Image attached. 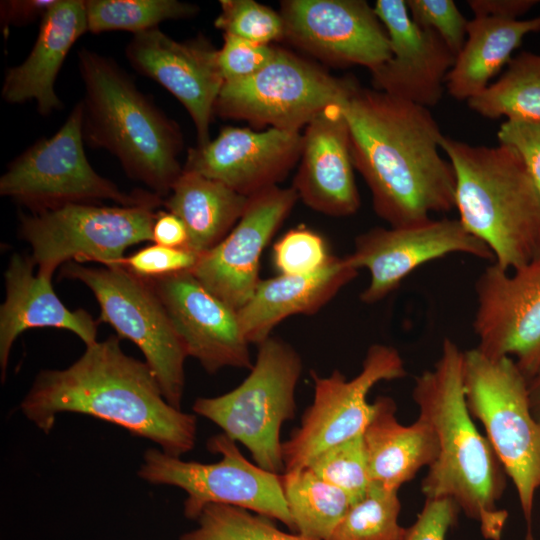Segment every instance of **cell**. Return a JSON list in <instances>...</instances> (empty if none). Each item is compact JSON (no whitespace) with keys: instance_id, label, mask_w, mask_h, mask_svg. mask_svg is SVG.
Instances as JSON below:
<instances>
[{"instance_id":"1","label":"cell","mask_w":540,"mask_h":540,"mask_svg":"<svg viewBox=\"0 0 540 540\" xmlns=\"http://www.w3.org/2000/svg\"><path fill=\"white\" fill-rule=\"evenodd\" d=\"M342 107L352 163L377 216L399 227L455 208V173L439 152L444 135L429 108L357 82Z\"/></svg>"},{"instance_id":"2","label":"cell","mask_w":540,"mask_h":540,"mask_svg":"<svg viewBox=\"0 0 540 540\" xmlns=\"http://www.w3.org/2000/svg\"><path fill=\"white\" fill-rule=\"evenodd\" d=\"M20 409L44 433L60 413L84 414L148 439L175 457L192 450L196 441V416L167 402L151 368L127 355L118 336L86 346L65 369L41 371Z\"/></svg>"},{"instance_id":"3","label":"cell","mask_w":540,"mask_h":540,"mask_svg":"<svg viewBox=\"0 0 540 540\" xmlns=\"http://www.w3.org/2000/svg\"><path fill=\"white\" fill-rule=\"evenodd\" d=\"M463 350L445 338L432 369L415 378L412 397L433 427L438 454L421 483L426 499L449 498L475 521L486 540H501L508 512L498 506L506 473L468 409L462 377Z\"/></svg>"},{"instance_id":"4","label":"cell","mask_w":540,"mask_h":540,"mask_svg":"<svg viewBox=\"0 0 540 540\" xmlns=\"http://www.w3.org/2000/svg\"><path fill=\"white\" fill-rule=\"evenodd\" d=\"M78 68L84 142L109 151L131 179L165 199L183 171L179 125L113 59L83 47Z\"/></svg>"},{"instance_id":"5","label":"cell","mask_w":540,"mask_h":540,"mask_svg":"<svg viewBox=\"0 0 540 540\" xmlns=\"http://www.w3.org/2000/svg\"><path fill=\"white\" fill-rule=\"evenodd\" d=\"M456 179L459 221L515 270L540 255V193L519 154L507 145L476 146L443 136Z\"/></svg>"},{"instance_id":"6","label":"cell","mask_w":540,"mask_h":540,"mask_svg":"<svg viewBox=\"0 0 540 540\" xmlns=\"http://www.w3.org/2000/svg\"><path fill=\"white\" fill-rule=\"evenodd\" d=\"M462 377L468 409L482 424L513 482L526 523V540H534V500L540 490V422L531 409L529 381L512 358H491L476 347L463 351Z\"/></svg>"},{"instance_id":"7","label":"cell","mask_w":540,"mask_h":540,"mask_svg":"<svg viewBox=\"0 0 540 540\" xmlns=\"http://www.w3.org/2000/svg\"><path fill=\"white\" fill-rule=\"evenodd\" d=\"M302 370L299 353L270 336L258 345L250 373L239 386L220 396L197 398L192 409L243 444L258 466L280 474L285 470L281 427L295 416Z\"/></svg>"},{"instance_id":"8","label":"cell","mask_w":540,"mask_h":540,"mask_svg":"<svg viewBox=\"0 0 540 540\" xmlns=\"http://www.w3.org/2000/svg\"><path fill=\"white\" fill-rule=\"evenodd\" d=\"M82 119L79 101L55 134L39 139L14 158L0 178L1 196L30 213L101 200L122 206L163 205L164 199L155 193H126L93 169L84 150Z\"/></svg>"},{"instance_id":"9","label":"cell","mask_w":540,"mask_h":540,"mask_svg":"<svg viewBox=\"0 0 540 540\" xmlns=\"http://www.w3.org/2000/svg\"><path fill=\"white\" fill-rule=\"evenodd\" d=\"M61 276L92 291L100 306L98 322L110 324L119 338L137 345L167 402L181 409L188 355L150 282L122 266L89 267L74 261L64 264Z\"/></svg>"},{"instance_id":"10","label":"cell","mask_w":540,"mask_h":540,"mask_svg":"<svg viewBox=\"0 0 540 540\" xmlns=\"http://www.w3.org/2000/svg\"><path fill=\"white\" fill-rule=\"evenodd\" d=\"M156 208L68 204L21 214L19 236L30 244L31 257L42 276L52 278L60 265L71 260L121 266L128 247L152 241Z\"/></svg>"},{"instance_id":"11","label":"cell","mask_w":540,"mask_h":540,"mask_svg":"<svg viewBox=\"0 0 540 540\" xmlns=\"http://www.w3.org/2000/svg\"><path fill=\"white\" fill-rule=\"evenodd\" d=\"M207 446L222 458L215 463H200L184 461L160 449H148L138 474L149 483L185 491L187 519L197 520L208 505L224 504L278 520L295 532L282 490L281 474L248 461L236 442L224 433L211 437Z\"/></svg>"},{"instance_id":"12","label":"cell","mask_w":540,"mask_h":540,"mask_svg":"<svg viewBox=\"0 0 540 540\" xmlns=\"http://www.w3.org/2000/svg\"><path fill=\"white\" fill-rule=\"evenodd\" d=\"M355 83L352 78L332 76L313 62L275 48L271 60L257 73L224 82L215 114L246 121L256 128L269 125L300 131L327 107L343 103Z\"/></svg>"},{"instance_id":"13","label":"cell","mask_w":540,"mask_h":540,"mask_svg":"<svg viewBox=\"0 0 540 540\" xmlns=\"http://www.w3.org/2000/svg\"><path fill=\"white\" fill-rule=\"evenodd\" d=\"M405 375L400 353L385 344L368 348L361 371L350 380L338 370L326 377L312 371L313 402L282 443L284 471L305 468L323 451L362 434L374 411L370 390Z\"/></svg>"},{"instance_id":"14","label":"cell","mask_w":540,"mask_h":540,"mask_svg":"<svg viewBox=\"0 0 540 540\" xmlns=\"http://www.w3.org/2000/svg\"><path fill=\"white\" fill-rule=\"evenodd\" d=\"M477 349L512 358L530 381L540 370V255L508 271L494 262L474 284Z\"/></svg>"},{"instance_id":"15","label":"cell","mask_w":540,"mask_h":540,"mask_svg":"<svg viewBox=\"0 0 540 540\" xmlns=\"http://www.w3.org/2000/svg\"><path fill=\"white\" fill-rule=\"evenodd\" d=\"M455 253L494 261L490 248L469 233L459 219L451 218L371 228L355 238L354 249L345 258L356 270H368L370 281L360 300L374 304L395 291L421 265Z\"/></svg>"},{"instance_id":"16","label":"cell","mask_w":540,"mask_h":540,"mask_svg":"<svg viewBox=\"0 0 540 540\" xmlns=\"http://www.w3.org/2000/svg\"><path fill=\"white\" fill-rule=\"evenodd\" d=\"M280 7L284 38L316 58L370 72L391 58L387 31L364 0H286Z\"/></svg>"},{"instance_id":"17","label":"cell","mask_w":540,"mask_h":540,"mask_svg":"<svg viewBox=\"0 0 540 540\" xmlns=\"http://www.w3.org/2000/svg\"><path fill=\"white\" fill-rule=\"evenodd\" d=\"M298 199L293 187L279 186L250 196L233 229L215 247L200 254L190 272L211 293L238 311L261 281V256Z\"/></svg>"},{"instance_id":"18","label":"cell","mask_w":540,"mask_h":540,"mask_svg":"<svg viewBox=\"0 0 540 540\" xmlns=\"http://www.w3.org/2000/svg\"><path fill=\"white\" fill-rule=\"evenodd\" d=\"M125 55L138 73L159 83L185 107L197 145L209 142V126L224 85L218 49L202 35L176 41L154 28L133 35Z\"/></svg>"},{"instance_id":"19","label":"cell","mask_w":540,"mask_h":540,"mask_svg":"<svg viewBox=\"0 0 540 540\" xmlns=\"http://www.w3.org/2000/svg\"><path fill=\"white\" fill-rule=\"evenodd\" d=\"M162 301L188 356L210 374L226 367L251 369L249 342L237 310L190 272L147 279Z\"/></svg>"},{"instance_id":"20","label":"cell","mask_w":540,"mask_h":540,"mask_svg":"<svg viewBox=\"0 0 540 540\" xmlns=\"http://www.w3.org/2000/svg\"><path fill=\"white\" fill-rule=\"evenodd\" d=\"M301 150L300 131L227 126L213 140L189 148L183 170L250 197L278 186L299 162Z\"/></svg>"},{"instance_id":"21","label":"cell","mask_w":540,"mask_h":540,"mask_svg":"<svg viewBox=\"0 0 540 540\" xmlns=\"http://www.w3.org/2000/svg\"><path fill=\"white\" fill-rule=\"evenodd\" d=\"M391 58L371 71L373 89L426 108L437 105L455 54L433 30L415 23L404 0H377Z\"/></svg>"},{"instance_id":"22","label":"cell","mask_w":540,"mask_h":540,"mask_svg":"<svg viewBox=\"0 0 540 540\" xmlns=\"http://www.w3.org/2000/svg\"><path fill=\"white\" fill-rule=\"evenodd\" d=\"M343 103L327 107L305 127L292 184L306 206L332 217L353 215L361 205Z\"/></svg>"},{"instance_id":"23","label":"cell","mask_w":540,"mask_h":540,"mask_svg":"<svg viewBox=\"0 0 540 540\" xmlns=\"http://www.w3.org/2000/svg\"><path fill=\"white\" fill-rule=\"evenodd\" d=\"M87 31L84 0H56L40 20L36 41L26 59L6 70L3 100L9 104L34 101L42 116L62 110L55 81L72 46Z\"/></svg>"},{"instance_id":"24","label":"cell","mask_w":540,"mask_h":540,"mask_svg":"<svg viewBox=\"0 0 540 540\" xmlns=\"http://www.w3.org/2000/svg\"><path fill=\"white\" fill-rule=\"evenodd\" d=\"M31 256L13 253L4 273L5 300L0 307V365L5 376L16 338L31 328L69 330L86 346L97 342V323L83 309L70 310L56 295L52 278L34 274Z\"/></svg>"},{"instance_id":"25","label":"cell","mask_w":540,"mask_h":540,"mask_svg":"<svg viewBox=\"0 0 540 540\" xmlns=\"http://www.w3.org/2000/svg\"><path fill=\"white\" fill-rule=\"evenodd\" d=\"M358 270L345 257L333 255L317 272L261 279L250 300L237 311L242 332L257 346L271 336L284 319L297 314L312 315L353 281Z\"/></svg>"},{"instance_id":"26","label":"cell","mask_w":540,"mask_h":540,"mask_svg":"<svg viewBox=\"0 0 540 540\" xmlns=\"http://www.w3.org/2000/svg\"><path fill=\"white\" fill-rule=\"evenodd\" d=\"M372 417L363 432L371 482L399 491L438 454V439L431 424L418 416L410 425L401 424L395 401L379 396L373 402Z\"/></svg>"},{"instance_id":"27","label":"cell","mask_w":540,"mask_h":540,"mask_svg":"<svg viewBox=\"0 0 540 540\" xmlns=\"http://www.w3.org/2000/svg\"><path fill=\"white\" fill-rule=\"evenodd\" d=\"M540 31V16L527 19L474 17L466 41L445 80L454 99L468 101L489 86L490 80L511 60L523 38Z\"/></svg>"},{"instance_id":"28","label":"cell","mask_w":540,"mask_h":540,"mask_svg":"<svg viewBox=\"0 0 540 540\" xmlns=\"http://www.w3.org/2000/svg\"><path fill=\"white\" fill-rule=\"evenodd\" d=\"M248 200L219 181L183 170L163 206L184 222L189 236L187 248L202 254L229 234Z\"/></svg>"},{"instance_id":"29","label":"cell","mask_w":540,"mask_h":540,"mask_svg":"<svg viewBox=\"0 0 540 540\" xmlns=\"http://www.w3.org/2000/svg\"><path fill=\"white\" fill-rule=\"evenodd\" d=\"M281 485L295 533L307 540H326L352 504L309 467L284 471Z\"/></svg>"},{"instance_id":"30","label":"cell","mask_w":540,"mask_h":540,"mask_svg":"<svg viewBox=\"0 0 540 540\" xmlns=\"http://www.w3.org/2000/svg\"><path fill=\"white\" fill-rule=\"evenodd\" d=\"M467 104L488 119H540V55L511 58L502 76Z\"/></svg>"},{"instance_id":"31","label":"cell","mask_w":540,"mask_h":540,"mask_svg":"<svg viewBox=\"0 0 540 540\" xmlns=\"http://www.w3.org/2000/svg\"><path fill=\"white\" fill-rule=\"evenodd\" d=\"M88 32L127 31L133 35L168 20L194 17L195 4L178 0H84Z\"/></svg>"},{"instance_id":"32","label":"cell","mask_w":540,"mask_h":540,"mask_svg":"<svg viewBox=\"0 0 540 540\" xmlns=\"http://www.w3.org/2000/svg\"><path fill=\"white\" fill-rule=\"evenodd\" d=\"M398 491L371 483L366 495L351 504L326 540H405L400 525Z\"/></svg>"},{"instance_id":"33","label":"cell","mask_w":540,"mask_h":540,"mask_svg":"<svg viewBox=\"0 0 540 540\" xmlns=\"http://www.w3.org/2000/svg\"><path fill=\"white\" fill-rule=\"evenodd\" d=\"M196 521L197 527L179 540H307L280 530L268 517L231 505H208Z\"/></svg>"},{"instance_id":"34","label":"cell","mask_w":540,"mask_h":540,"mask_svg":"<svg viewBox=\"0 0 540 540\" xmlns=\"http://www.w3.org/2000/svg\"><path fill=\"white\" fill-rule=\"evenodd\" d=\"M307 467L344 491L352 504L366 495L372 483L363 433L323 451Z\"/></svg>"},{"instance_id":"35","label":"cell","mask_w":540,"mask_h":540,"mask_svg":"<svg viewBox=\"0 0 540 540\" xmlns=\"http://www.w3.org/2000/svg\"><path fill=\"white\" fill-rule=\"evenodd\" d=\"M214 26L223 34L260 44L284 38L280 13L254 0H221Z\"/></svg>"},{"instance_id":"36","label":"cell","mask_w":540,"mask_h":540,"mask_svg":"<svg viewBox=\"0 0 540 540\" xmlns=\"http://www.w3.org/2000/svg\"><path fill=\"white\" fill-rule=\"evenodd\" d=\"M332 256L323 236L304 225L288 230L272 248L273 265L283 275L317 272Z\"/></svg>"},{"instance_id":"37","label":"cell","mask_w":540,"mask_h":540,"mask_svg":"<svg viewBox=\"0 0 540 540\" xmlns=\"http://www.w3.org/2000/svg\"><path fill=\"white\" fill-rule=\"evenodd\" d=\"M412 20L435 31L455 56L462 49L469 20L452 0H406Z\"/></svg>"},{"instance_id":"38","label":"cell","mask_w":540,"mask_h":540,"mask_svg":"<svg viewBox=\"0 0 540 540\" xmlns=\"http://www.w3.org/2000/svg\"><path fill=\"white\" fill-rule=\"evenodd\" d=\"M200 254L188 248H172L153 244L125 257L121 266L145 279H157L191 271Z\"/></svg>"},{"instance_id":"39","label":"cell","mask_w":540,"mask_h":540,"mask_svg":"<svg viewBox=\"0 0 540 540\" xmlns=\"http://www.w3.org/2000/svg\"><path fill=\"white\" fill-rule=\"evenodd\" d=\"M218 64L224 82L246 79L261 70L273 57L275 47L223 34Z\"/></svg>"},{"instance_id":"40","label":"cell","mask_w":540,"mask_h":540,"mask_svg":"<svg viewBox=\"0 0 540 540\" xmlns=\"http://www.w3.org/2000/svg\"><path fill=\"white\" fill-rule=\"evenodd\" d=\"M497 138L519 154L540 193V119H506Z\"/></svg>"},{"instance_id":"41","label":"cell","mask_w":540,"mask_h":540,"mask_svg":"<svg viewBox=\"0 0 540 540\" xmlns=\"http://www.w3.org/2000/svg\"><path fill=\"white\" fill-rule=\"evenodd\" d=\"M459 511L449 498L426 499L416 521L408 527L405 540H446Z\"/></svg>"},{"instance_id":"42","label":"cell","mask_w":540,"mask_h":540,"mask_svg":"<svg viewBox=\"0 0 540 540\" xmlns=\"http://www.w3.org/2000/svg\"><path fill=\"white\" fill-rule=\"evenodd\" d=\"M56 0H5L0 3L1 27H22L41 20Z\"/></svg>"},{"instance_id":"43","label":"cell","mask_w":540,"mask_h":540,"mask_svg":"<svg viewBox=\"0 0 540 540\" xmlns=\"http://www.w3.org/2000/svg\"><path fill=\"white\" fill-rule=\"evenodd\" d=\"M188 240L187 228L177 215L168 210L157 211L152 228L154 244L172 248H187Z\"/></svg>"},{"instance_id":"44","label":"cell","mask_w":540,"mask_h":540,"mask_svg":"<svg viewBox=\"0 0 540 540\" xmlns=\"http://www.w3.org/2000/svg\"><path fill=\"white\" fill-rule=\"evenodd\" d=\"M468 6L474 17H495L500 19H518L537 1L534 0H470Z\"/></svg>"},{"instance_id":"45","label":"cell","mask_w":540,"mask_h":540,"mask_svg":"<svg viewBox=\"0 0 540 540\" xmlns=\"http://www.w3.org/2000/svg\"><path fill=\"white\" fill-rule=\"evenodd\" d=\"M529 397L532 412L535 418L540 422V370L529 381Z\"/></svg>"}]
</instances>
